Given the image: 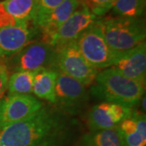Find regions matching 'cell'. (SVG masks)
I'll return each mask as SVG.
<instances>
[{"label":"cell","instance_id":"6da1fadb","mask_svg":"<svg viewBox=\"0 0 146 146\" xmlns=\"http://www.w3.org/2000/svg\"><path fill=\"white\" fill-rule=\"evenodd\" d=\"M67 131L63 114L43 106L29 118L0 128V146H59Z\"/></svg>","mask_w":146,"mask_h":146},{"label":"cell","instance_id":"7a4b0ae2","mask_svg":"<svg viewBox=\"0 0 146 146\" xmlns=\"http://www.w3.org/2000/svg\"><path fill=\"white\" fill-rule=\"evenodd\" d=\"M91 94L100 100L131 108L139 103L145 85L127 77L113 68L98 72Z\"/></svg>","mask_w":146,"mask_h":146},{"label":"cell","instance_id":"3957f363","mask_svg":"<svg viewBox=\"0 0 146 146\" xmlns=\"http://www.w3.org/2000/svg\"><path fill=\"white\" fill-rule=\"evenodd\" d=\"M98 21L107 44L116 52H125L145 41V23L141 17L118 16Z\"/></svg>","mask_w":146,"mask_h":146},{"label":"cell","instance_id":"277c9868","mask_svg":"<svg viewBox=\"0 0 146 146\" xmlns=\"http://www.w3.org/2000/svg\"><path fill=\"white\" fill-rule=\"evenodd\" d=\"M76 43L84 58L97 70L111 68L120 54L107 44L98 20L79 36Z\"/></svg>","mask_w":146,"mask_h":146},{"label":"cell","instance_id":"5b68a950","mask_svg":"<svg viewBox=\"0 0 146 146\" xmlns=\"http://www.w3.org/2000/svg\"><path fill=\"white\" fill-rule=\"evenodd\" d=\"M56 48L42 42H31L5 62L8 71H39L57 69Z\"/></svg>","mask_w":146,"mask_h":146},{"label":"cell","instance_id":"8992f818","mask_svg":"<svg viewBox=\"0 0 146 146\" xmlns=\"http://www.w3.org/2000/svg\"><path fill=\"white\" fill-rule=\"evenodd\" d=\"M57 69L86 85L94 84L98 70L92 67L79 50L76 41L56 47Z\"/></svg>","mask_w":146,"mask_h":146},{"label":"cell","instance_id":"52a82bcc","mask_svg":"<svg viewBox=\"0 0 146 146\" xmlns=\"http://www.w3.org/2000/svg\"><path fill=\"white\" fill-rule=\"evenodd\" d=\"M87 100L88 93L84 84L60 72H58L54 104L67 113L75 114L85 105Z\"/></svg>","mask_w":146,"mask_h":146},{"label":"cell","instance_id":"ba28073f","mask_svg":"<svg viewBox=\"0 0 146 146\" xmlns=\"http://www.w3.org/2000/svg\"><path fill=\"white\" fill-rule=\"evenodd\" d=\"M42 106L30 94H8L0 101V128L29 118Z\"/></svg>","mask_w":146,"mask_h":146},{"label":"cell","instance_id":"9c48e42d","mask_svg":"<svg viewBox=\"0 0 146 146\" xmlns=\"http://www.w3.org/2000/svg\"><path fill=\"white\" fill-rule=\"evenodd\" d=\"M132 112L131 108L111 102H105L96 105L88 113L89 130L94 131L115 128Z\"/></svg>","mask_w":146,"mask_h":146},{"label":"cell","instance_id":"30bf717a","mask_svg":"<svg viewBox=\"0 0 146 146\" xmlns=\"http://www.w3.org/2000/svg\"><path fill=\"white\" fill-rule=\"evenodd\" d=\"M97 21L94 15L84 3L73 12L58 30L51 46L59 47L68 42L76 41L79 36Z\"/></svg>","mask_w":146,"mask_h":146},{"label":"cell","instance_id":"8fae6325","mask_svg":"<svg viewBox=\"0 0 146 146\" xmlns=\"http://www.w3.org/2000/svg\"><path fill=\"white\" fill-rule=\"evenodd\" d=\"M111 68L143 85L146 80V43H140L129 50L120 53Z\"/></svg>","mask_w":146,"mask_h":146},{"label":"cell","instance_id":"7c38bea8","mask_svg":"<svg viewBox=\"0 0 146 146\" xmlns=\"http://www.w3.org/2000/svg\"><path fill=\"white\" fill-rule=\"evenodd\" d=\"M36 35L29 23L13 26L0 27V59L10 58L22 50Z\"/></svg>","mask_w":146,"mask_h":146},{"label":"cell","instance_id":"4fadbf2b","mask_svg":"<svg viewBox=\"0 0 146 146\" xmlns=\"http://www.w3.org/2000/svg\"><path fill=\"white\" fill-rule=\"evenodd\" d=\"M80 0H65L47 15L36 27L42 33V41L51 46L59 28L78 8Z\"/></svg>","mask_w":146,"mask_h":146},{"label":"cell","instance_id":"5bb4252c","mask_svg":"<svg viewBox=\"0 0 146 146\" xmlns=\"http://www.w3.org/2000/svg\"><path fill=\"white\" fill-rule=\"evenodd\" d=\"M122 146H146V118L136 111L116 127Z\"/></svg>","mask_w":146,"mask_h":146},{"label":"cell","instance_id":"9a60e30c","mask_svg":"<svg viewBox=\"0 0 146 146\" xmlns=\"http://www.w3.org/2000/svg\"><path fill=\"white\" fill-rule=\"evenodd\" d=\"M56 69H41L34 76L33 94L38 98L55 102V84L58 76Z\"/></svg>","mask_w":146,"mask_h":146},{"label":"cell","instance_id":"2e32d148","mask_svg":"<svg viewBox=\"0 0 146 146\" xmlns=\"http://www.w3.org/2000/svg\"><path fill=\"white\" fill-rule=\"evenodd\" d=\"M1 3L7 13L17 24L34 21L38 0H4Z\"/></svg>","mask_w":146,"mask_h":146},{"label":"cell","instance_id":"e0dca14e","mask_svg":"<svg viewBox=\"0 0 146 146\" xmlns=\"http://www.w3.org/2000/svg\"><path fill=\"white\" fill-rule=\"evenodd\" d=\"M81 146H122L117 128L94 131L81 139Z\"/></svg>","mask_w":146,"mask_h":146},{"label":"cell","instance_id":"ac0fdd59","mask_svg":"<svg viewBox=\"0 0 146 146\" xmlns=\"http://www.w3.org/2000/svg\"><path fill=\"white\" fill-rule=\"evenodd\" d=\"M37 71H21L13 72L8 79L9 94H33V84Z\"/></svg>","mask_w":146,"mask_h":146},{"label":"cell","instance_id":"d6986e66","mask_svg":"<svg viewBox=\"0 0 146 146\" xmlns=\"http://www.w3.org/2000/svg\"><path fill=\"white\" fill-rule=\"evenodd\" d=\"M146 0H116L113 11L116 15L127 18H139L145 9Z\"/></svg>","mask_w":146,"mask_h":146},{"label":"cell","instance_id":"ffe728a7","mask_svg":"<svg viewBox=\"0 0 146 146\" xmlns=\"http://www.w3.org/2000/svg\"><path fill=\"white\" fill-rule=\"evenodd\" d=\"M65 0H38L36 16L33 21L34 26L36 25L54 8L59 6Z\"/></svg>","mask_w":146,"mask_h":146},{"label":"cell","instance_id":"44dd1931","mask_svg":"<svg viewBox=\"0 0 146 146\" xmlns=\"http://www.w3.org/2000/svg\"><path fill=\"white\" fill-rule=\"evenodd\" d=\"M116 0H83V3L96 16H103L110 9L113 8Z\"/></svg>","mask_w":146,"mask_h":146},{"label":"cell","instance_id":"7402d4cb","mask_svg":"<svg viewBox=\"0 0 146 146\" xmlns=\"http://www.w3.org/2000/svg\"><path fill=\"white\" fill-rule=\"evenodd\" d=\"M9 71L4 61L0 60V101L7 89Z\"/></svg>","mask_w":146,"mask_h":146},{"label":"cell","instance_id":"603a6c76","mask_svg":"<svg viewBox=\"0 0 146 146\" xmlns=\"http://www.w3.org/2000/svg\"><path fill=\"white\" fill-rule=\"evenodd\" d=\"M23 24V23H22ZM19 25L16 22L14 19H12L3 8L2 3H0V27L13 26Z\"/></svg>","mask_w":146,"mask_h":146}]
</instances>
